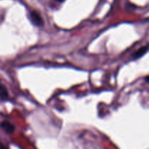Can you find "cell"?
Instances as JSON below:
<instances>
[{"mask_svg": "<svg viewBox=\"0 0 149 149\" xmlns=\"http://www.w3.org/2000/svg\"><path fill=\"white\" fill-rule=\"evenodd\" d=\"M1 128L8 134H12L15 130L14 125L10 123V122H8V121H3L1 124Z\"/></svg>", "mask_w": 149, "mask_h": 149, "instance_id": "3957f363", "label": "cell"}, {"mask_svg": "<svg viewBox=\"0 0 149 149\" xmlns=\"http://www.w3.org/2000/svg\"><path fill=\"white\" fill-rule=\"evenodd\" d=\"M29 20L33 26L41 27L44 26V20L39 13L35 10L31 11L29 13Z\"/></svg>", "mask_w": 149, "mask_h": 149, "instance_id": "6da1fadb", "label": "cell"}, {"mask_svg": "<svg viewBox=\"0 0 149 149\" xmlns=\"http://www.w3.org/2000/svg\"><path fill=\"white\" fill-rule=\"evenodd\" d=\"M57 1H58V2H60V3H62V2H63V1H65V0H56Z\"/></svg>", "mask_w": 149, "mask_h": 149, "instance_id": "8992f818", "label": "cell"}, {"mask_svg": "<svg viewBox=\"0 0 149 149\" xmlns=\"http://www.w3.org/2000/svg\"><path fill=\"white\" fill-rule=\"evenodd\" d=\"M145 79H146V81H147V82H149V76H148V77H146Z\"/></svg>", "mask_w": 149, "mask_h": 149, "instance_id": "5b68a950", "label": "cell"}, {"mask_svg": "<svg viewBox=\"0 0 149 149\" xmlns=\"http://www.w3.org/2000/svg\"><path fill=\"white\" fill-rule=\"evenodd\" d=\"M0 97H1V102L4 101L9 97V93L7 91V89L6 88L5 86L1 84V87H0Z\"/></svg>", "mask_w": 149, "mask_h": 149, "instance_id": "277c9868", "label": "cell"}, {"mask_svg": "<svg viewBox=\"0 0 149 149\" xmlns=\"http://www.w3.org/2000/svg\"><path fill=\"white\" fill-rule=\"evenodd\" d=\"M149 49V45H147V46H143L142 47H141L140 49H138L135 53L132 54V58H133L134 60L138 59V58H141L142 56H143L148 51Z\"/></svg>", "mask_w": 149, "mask_h": 149, "instance_id": "7a4b0ae2", "label": "cell"}]
</instances>
